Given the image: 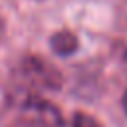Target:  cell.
I'll return each instance as SVG.
<instances>
[{"label": "cell", "instance_id": "obj_1", "mask_svg": "<svg viewBox=\"0 0 127 127\" xmlns=\"http://www.w3.org/2000/svg\"><path fill=\"white\" fill-rule=\"evenodd\" d=\"M18 69H20V75L26 83L34 85V87H40V89H50V91H56L64 85V75L62 71L50 64L44 56H38V54H26L20 64H18Z\"/></svg>", "mask_w": 127, "mask_h": 127}, {"label": "cell", "instance_id": "obj_2", "mask_svg": "<svg viewBox=\"0 0 127 127\" xmlns=\"http://www.w3.org/2000/svg\"><path fill=\"white\" fill-rule=\"evenodd\" d=\"M20 113L26 125H34V127H64L65 125L62 109L50 99L36 93H28L22 99Z\"/></svg>", "mask_w": 127, "mask_h": 127}, {"label": "cell", "instance_id": "obj_3", "mask_svg": "<svg viewBox=\"0 0 127 127\" xmlns=\"http://www.w3.org/2000/svg\"><path fill=\"white\" fill-rule=\"evenodd\" d=\"M50 48L54 50V54H58V56H62V58H67V56H71V54L77 52L79 40H77L75 32L64 28V30H58L56 34H52V38H50Z\"/></svg>", "mask_w": 127, "mask_h": 127}, {"label": "cell", "instance_id": "obj_4", "mask_svg": "<svg viewBox=\"0 0 127 127\" xmlns=\"http://www.w3.org/2000/svg\"><path fill=\"white\" fill-rule=\"evenodd\" d=\"M71 127H103L95 117L83 113V111H75L71 117Z\"/></svg>", "mask_w": 127, "mask_h": 127}, {"label": "cell", "instance_id": "obj_5", "mask_svg": "<svg viewBox=\"0 0 127 127\" xmlns=\"http://www.w3.org/2000/svg\"><path fill=\"white\" fill-rule=\"evenodd\" d=\"M4 36H6V22H4L2 16H0V46H2V42H4Z\"/></svg>", "mask_w": 127, "mask_h": 127}, {"label": "cell", "instance_id": "obj_6", "mask_svg": "<svg viewBox=\"0 0 127 127\" xmlns=\"http://www.w3.org/2000/svg\"><path fill=\"white\" fill-rule=\"evenodd\" d=\"M121 107H123V111H125V115H127V89H125L123 95H121Z\"/></svg>", "mask_w": 127, "mask_h": 127}, {"label": "cell", "instance_id": "obj_7", "mask_svg": "<svg viewBox=\"0 0 127 127\" xmlns=\"http://www.w3.org/2000/svg\"><path fill=\"white\" fill-rule=\"evenodd\" d=\"M12 127H30V125H26V123H24V125H12Z\"/></svg>", "mask_w": 127, "mask_h": 127}]
</instances>
